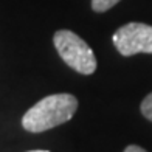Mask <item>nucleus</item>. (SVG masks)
I'll return each instance as SVG.
<instances>
[{"mask_svg": "<svg viewBox=\"0 0 152 152\" xmlns=\"http://www.w3.org/2000/svg\"><path fill=\"white\" fill-rule=\"evenodd\" d=\"M78 99L70 93H56L36 102L22 118V126L30 132H44L72 120Z\"/></svg>", "mask_w": 152, "mask_h": 152, "instance_id": "f257e3e1", "label": "nucleus"}, {"mask_svg": "<svg viewBox=\"0 0 152 152\" xmlns=\"http://www.w3.org/2000/svg\"><path fill=\"white\" fill-rule=\"evenodd\" d=\"M54 47L62 61L81 75H92L96 70L95 53L84 39L70 30H59L53 37Z\"/></svg>", "mask_w": 152, "mask_h": 152, "instance_id": "f03ea898", "label": "nucleus"}, {"mask_svg": "<svg viewBox=\"0 0 152 152\" xmlns=\"http://www.w3.org/2000/svg\"><path fill=\"white\" fill-rule=\"evenodd\" d=\"M113 45L123 56L137 53L152 54V26L146 23L130 22L120 26L112 36Z\"/></svg>", "mask_w": 152, "mask_h": 152, "instance_id": "7ed1b4c3", "label": "nucleus"}, {"mask_svg": "<svg viewBox=\"0 0 152 152\" xmlns=\"http://www.w3.org/2000/svg\"><path fill=\"white\" fill-rule=\"evenodd\" d=\"M120 0H92V8L96 12H104L110 10L112 6H115Z\"/></svg>", "mask_w": 152, "mask_h": 152, "instance_id": "20e7f679", "label": "nucleus"}, {"mask_svg": "<svg viewBox=\"0 0 152 152\" xmlns=\"http://www.w3.org/2000/svg\"><path fill=\"white\" fill-rule=\"evenodd\" d=\"M141 113L149 121H152V93H149L141 102Z\"/></svg>", "mask_w": 152, "mask_h": 152, "instance_id": "39448f33", "label": "nucleus"}, {"mask_svg": "<svg viewBox=\"0 0 152 152\" xmlns=\"http://www.w3.org/2000/svg\"><path fill=\"white\" fill-rule=\"evenodd\" d=\"M124 152H146L143 148L140 146H135V144H130V146H127L126 149H124Z\"/></svg>", "mask_w": 152, "mask_h": 152, "instance_id": "423d86ee", "label": "nucleus"}, {"mask_svg": "<svg viewBox=\"0 0 152 152\" xmlns=\"http://www.w3.org/2000/svg\"><path fill=\"white\" fill-rule=\"evenodd\" d=\"M28 152H48V151H28Z\"/></svg>", "mask_w": 152, "mask_h": 152, "instance_id": "0eeeda50", "label": "nucleus"}]
</instances>
